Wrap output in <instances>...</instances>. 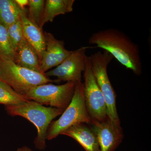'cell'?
Returning a JSON list of instances; mask_svg holds the SVG:
<instances>
[{
  "label": "cell",
  "mask_w": 151,
  "mask_h": 151,
  "mask_svg": "<svg viewBox=\"0 0 151 151\" xmlns=\"http://www.w3.org/2000/svg\"><path fill=\"white\" fill-rule=\"evenodd\" d=\"M60 135L74 139L86 151H100L97 137L89 125L76 124L65 130Z\"/></svg>",
  "instance_id": "obj_12"
},
{
  "label": "cell",
  "mask_w": 151,
  "mask_h": 151,
  "mask_svg": "<svg viewBox=\"0 0 151 151\" xmlns=\"http://www.w3.org/2000/svg\"><path fill=\"white\" fill-rule=\"evenodd\" d=\"M89 58L91 69L105 99L108 118L116 126H121L116 108V94L107 71L108 65L114 58L104 50L97 52Z\"/></svg>",
  "instance_id": "obj_5"
},
{
  "label": "cell",
  "mask_w": 151,
  "mask_h": 151,
  "mask_svg": "<svg viewBox=\"0 0 151 151\" xmlns=\"http://www.w3.org/2000/svg\"><path fill=\"white\" fill-rule=\"evenodd\" d=\"M92 119L89 116L84 101L82 81L76 83L71 102L60 117L53 121L49 126L46 139L51 140L70 127L80 124L90 125Z\"/></svg>",
  "instance_id": "obj_3"
},
{
  "label": "cell",
  "mask_w": 151,
  "mask_h": 151,
  "mask_svg": "<svg viewBox=\"0 0 151 151\" xmlns=\"http://www.w3.org/2000/svg\"><path fill=\"white\" fill-rule=\"evenodd\" d=\"M5 110L10 116H19L26 119L34 125L37 130V136L34 141L35 148L44 150L46 147V136L49 126L53 119L61 115L63 109L46 107L29 100L17 105L5 106Z\"/></svg>",
  "instance_id": "obj_2"
},
{
  "label": "cell",
  "mask_w": 151,
  "mask_h": 151,
  "mask_svg": "<svg viewBox=\"0 0 151 151\" xmlns=\"http://www.w3.org/2000/svg\"><path fill=\"white\" fill-rule=\"evenodd\" d=\"M97 137L100 151H115L123 138V129L109 118L103 122H93L90 126Z\"/></svg>",
  "instance_id": "obj_9"
},
{
  "label": "cell",
  "mask_w": 151,
  "mask_h": 151,
  "mask_svg": "<svg viewBox=\"0 0 151 151\" xmlns=\"http://www.w3.org/2000/svg\"><path fill=\"white\" fill-rule=\"evenodd\" d=\"M88 43L108 52L136 75L142 73L139 46L122 31L111 28L96 32L89 37Z\"/></svg>",
  "instance_id": "obj_1"
},
{
  "label": "cell",
  "mask_w": 151,
  "mask_h": 151,
  "mask_svg": "<svg viewBox=\"0 0 151 151\" xmlns=\"http://www.w3.org/2000/svg\"><path fill=\"white\" fill-rule=\"evenodd\" d=\"M89 48V47H81L72 51L61 64L47 71L44 75L47 77H56L60 81H82V73L85 69L86 63V51Z\"/></svg>",
  "instance_id": "obj_8"
},
{
  "label": "cell",
  "mask_w": 151,
  "mask_h": 151,
  "mask_svg": "<svg viewBox=\"0 0 151 151\" xmlns=\"http://www.w3.org/2000/svg\"><path fill=\"white\" fill-rule=\"evenodd\" d=\"M83 73L84 79L83 92L87 112L92 122H103L108 118L107 106L91 69L89 56L87 55Z\"/></svg>",
  "instance_id": "obj_7"
},
{
  "label": "cell",
  "mask_w": 151,
  "mask_h": 151,
  "mask_svg": "<svg viewBox=\"0 0 151 151\" xmlns=\"http://www.w3.org/2000/svg\"><path fill=\"white\" fill-rule=\"evenodd\" d=\"M29 101L8 84L0 81V104L5 106L17 105Z\"/></svg>",
  "instance_id": "obj_16"
},
{
  "label": "cell",
  "mask_w": 151,
  "mask_h": 151,
  "mask_svg": "<svg viewBox=\"0 0 151 151\" xmlns=\"http://www.w3.org/2000/svg\"><path fill=\"white\" fill-rule=\"evenodd\" d=\"M19 7L22 10H26V6H28L29 0H14Z\"/></svg>",
  "instance_id": "obj_20"
},
{
  "label": "cell",
  "mask_w": 151,
  "mask_h": 151,
  "mask_svg": "<svg viewBox=\"0 0 151 151\" xmlns=\"http://www.w3.org/2000/svg\"><path fill=\"white\" fill-rule=\"evenodd\" d=\"M45 2L44 0H29V14L27 17L40 27L43 15Z\"/></svg>",
  "instance_id": "obj_18"
},
{
  "label": "cell",
  "mask_w": 151,
  "mask_h": 151,
  "mask_svg": "<svg viewBox=\"0 0 151 151\" xmlns=\"http://www.w3.org/2000/svg\"><path fill=\"white\" fill-rule=\"evenodd\" d=\"M0 81L8 84L23 96L36 86L60 81L52 80L44 74L22 67L12 60L1 59Z\"/></svg>",
  "instance_id": "obj_4"
},
{
  "label": "cell",
  "mask_w": 151,
  "mask_h": 151,
  "mask_svg": "<svg viewBox=\"0 0 151 151\" xmlns=\"http://www.w3.org/2000/svg\"><path fill=\"white\" fill-rule=\"evenodd\" d=\"M27 12L17 5L14 0H0V24L8 27L21 19Z\"/></svg>",
  "instance_id": "obj_15"
},
{
  "label": "cell",
  "mask_w": 151,
  "mask_h": 151,
  "mask_svg": "<svg viewBox=\"0 0 151 151\" xmlns=\"http://www.w3.org/2000/svg\"><path fill=\"white\" fill-rule=\"evenodd\" d=\"M14 62L22 67L41 73L37 53L24 37L17 48Z\"/></svg>",
  "instance_id": "obj_13"
},
{
  "label": "cell",
  "mask_w": 151,
  "mask_h": 151,
  "mask_svg": "<svg viewBox=\"0 0 151 151\" xmlns=\"http://www.w3.org/2000/svg\"><path fill=\"white\" fill-rule=\"evenodd\" d=\"M46 48L40 62L42 74L58 66L72 53L64 46V41L57 39L50 32L44 33Z\"/></svg>",
  "instance_id": "obj_10"
},
{
  "label": "cell",
  "mask_w": 151,
  "mask_h": 151,
  "mask_svg": "<svg viewBox=\"0 0 151 151\" xmlns=\"http://www.w3.org/2000/svg\"><path fill=\"white\" fill-rule=\"evenodd\" d=\"M76 83L69 81L61 85L41 84L33 87L24 96L41 105L65 110L72 100Z\"/></svg>",
  "instance_id": "obj_6"
},
{
  "label": "cell",
  "mask_w": 151,
  "mask_h": 151,
  "mask_svg": "<svg viewBox=\"0 0 151 151\" xmlns=\"http://www.w3.org/2000/svg\"><path fill=\"white\" fill-rule=\"evenodd\" d=\"M6 28L11 44L16 52L19 45L24 37L21 19Z\"/></svg>",
  "instance_id": "obj_19"
},
{
  "label": "cell",
  "mask_w": 151,
  "mask_h": 151,
  "mask_svg": "<svg viewBox=\"0 0 151 151\" xmlns=\"http://www.w3.org/2000/svg\"><path fill=\"white\" fill-rule=\"evenodd\" d=\"M15 52L10 41L7 30L0 24V59L14 61Z\"/></svg>",
  "instance_id": "obj_17"
},
{
  "label": "cell",
  "mask_w": 151,
  "mask_h": 151,
  "mask_svg": "<svg viewBox=\"0 0 151 151\" xmlns=\"http://www.w3.org/2000/svg\"><path fill=\"white\" fill-rule=\"evenodd\" d=\"M21 20L25 39L35 50L40 63L46 48L44 33L42 29L28 18L27 12L22 15Z\"/></svg>",
  "instance_id": "obj_11"
},
{
  "label": "cell",
  "mask_w": 151,
  "mask_h": 151,
  "mask_svg": "<svg viewBox=\"0 0 151 151\" xmlns=\"http://www.w3.org/2000/svg\"><path fill=\"white\" fill-rule=\"evenodd\" d=\"M75 0H46L40 27L49 22H52L55 18L73 11Z\"/></svg>",
  "instance_id": "obj_14"
},
{
  "label": "cell",
  "mask_w": 151,
  "mask_h": 151,
  "mask_svg": "<svg viewBox=\"0 0 151 151\" xmlns=\"http://www.w3.org/2000/svg\"><path fill=\"white\" fill-rule=\"evenodd\" d=\"M17 151H34L32 149L27 146H24L21 147L19 148L17 150Z\"/></svg>",
  "instance_id": "obj_21"
}]
</instances>
